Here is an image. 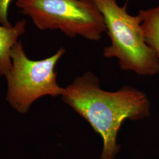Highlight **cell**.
Masks as SVG:
<instances>
[{
  "label": "cell",
  "mask_w": 159,
  "mask_h": 159,
  "mask_svg": "<svg viewBox=\"0 0 159 159\" xmlns=\"http://www.w3.org/2000/svg\"><path fill=\"white\" fill-rule=\"evenodd\" d=\"M63 100L84 118L102 137L100 159H114L119 151L117 137L127 119L138 120L150 114V102L142 91L130 87L119 91H104L90 72L77 77L64 89Z\"/></svg>",
  "instance_id": "6da1fadb"
},
{
  "label": "cell",
  "mask_w": 159,
  "mask_h": 159,
  "mask_svg": "<svg viewBox=\"0 0 159 159\" xmlns=\"http://www.w3.org/2000/svg\"><path fill=\"white\" fill-rule=\"evenodd\" d=\"M102 12L111 45L104 48V57L118 59L120 67L137 74L152 76L159 73V58L148 46L142 19L127 11V4L119 0H93Z\"/></svg>",
  "instance_id": "7a4b0ae2"
},
{
  "label": "cell",
  "mask_w": 159,
  "mask_h": 159,
  "mask_svg": "<svg viewBox=\"0 0 159 159\" xmlns=\"http://www.w3.org/2000/svg\"><path fill=\"white\" fill-rule=\"evenodd\" d=\"M16 6L41 31L58 30L70 38L98 41L106 32L93 0H16Z\"/></svg>",
  "instance_id": "3957f363"
},
{
  "label": "cell",
  "mask_w": 159,
  "mask_h": 159,
  "mask_svg": "<svg viewBox=\"0 0 159 159\" xmlns=\"http://www.w3.org/2000/svg\"><path fill=\"white\" fill-rule=\"evenodd\" d=\"M65 52L61 47L50 57L33 60L26 56L21 41L17 42L11 51V68L6 76L7 101L12 108L20 113H26L40 97L63 94L64 89L57 83L55 67Z\"/></svg>",
  "instance_id": "277c9868"
},
{
  "label": "cell",
  "mask_w": 159,
  "mask_h": 159,
  "mask_svg": "<svg viewBox=\"0 0 159 159\" xmlns=\"http://www.w3.org/2000/svg\"><path fill=\"white\" fill-rule=\"evenodd\" d=\"M25 27L26 21L24 19L14 26L0 24V76H6L11 68L12 48L18 41V38L24 34Z\"/></svg>",
  "instance_id": "5b68a950"
},
{
  "label": "cell",
  "mask_w": 159,
  "mask_h": 159,
  "mask_svg": "<svg viewBox=\"0 0 159 159\" xmlns=\"http://www.w3.org/2000/svg\"><path fill=\"white\" fill-rule=\"evenodd\" d=\"M138 15L146 41L159 58V4L156 7L141 10Z\"/></svg>",
  "instance_id": "8992f818"
},
{
  "label": "cell",
  "mask_w": 159,
  "mask_h": 159,
  "mask_svg": "<svg viewBox=\"0 0 159 159\" xmlns=\"http://www.w3.org/2000/svg\"><path fill=\"white\" fill-rule=\"evenodd\" d=\"M12 0H0V24L7 27L12 25L8 20V9Z\"/></svg>",
  "instance_id": "52a82bcc"
}]
</instances>
